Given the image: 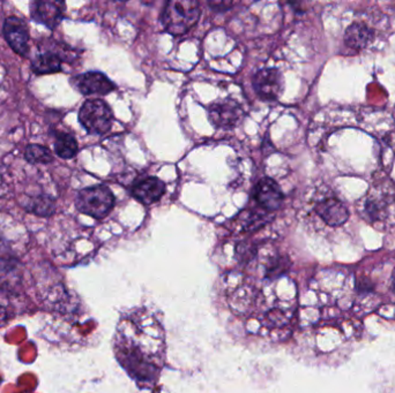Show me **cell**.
I'll use <instances>...</instances> for the list:
<instances>
[{
  "mask_svg": "<svg viewBox=\"0 0 395 393\" xmlns=\"http://www.w3.org/2000/svg\"><path fill=\"white\" fill-rule=\"evenodd\" d=\"M7 249V242L4 238L3 235L0 233V253H3L4 250Z\"/></svg>",
  "mask_w": 395,
  "mask_h": 393,
  "instance_id": "20",
  "label": "cell"
},
{
  "mask_svg": "<svg viewBox=\"0 0 395 393\" xmlns=\"http://www.w3.org/2000/svg\"><path fill=\"white\" fill-rule=\"evenodd\" d=\"M53 148H55L56 155L63 159L73 158L79 151V146L75 137L65 131L56 133Z\"/></svg>",
  "mask_w": 395,
  "mask_h": 393,
  "instance_id": "14",
  "label": "cell"
},
{
  "mask_svg": "<svg viewBox=\"0 0 395 393\" xmlns=\"http://www.w3.org/2000/svg\"><path fill=\"white\" fill-rule=\"evenodd\" d=\"M66 4L64 1L37 0L31 4V16L37 23L53 31L64 18Z\"/></svg>",
  "mask_w": 395,
  "mask_h": 393,
  "instance_id": "7",
  "label": "cell"
},
{
  "mask_svg": "<svg viewBox=\"0 0 395 393\" xmlns=\"http://www.w3.org/2000/svg\"><path fill=\"white\" fill-rule=\"evenodd\" d=\"M79 122L89 134H105L111 129L114 114L105 102L89 99L80 109Z\"/></svg>",
  "mask_w": 395,
  "mask_h": 393,
  "instance_id": "3",
  "label": "cell"
},
{
  "mask_svg": "<svg viewBox=\"0 0 395 393\" xmlns=\"http://www.w3.org/2000/svg\"><path fill=\"white\" fill-rule=\"evenodd\" d=\"M115 196L109 187L105 185L87 187L78 193L75 207L81 214L103 220L115 207Z\"/></svg>",
  "mask_w": 395,
  "mask_h": 393,
  "instance_id": "2",
  "label": "cell"
},
{
  "mask_svg": "<svg viewBox=\"0 0 395 393\" xmlns=\"http://www.w3.org/2000/svg\"><path fill=\"white\" fill-rule=\"evenodd\" d=\"M268 211H263V214L258 211H251L244 222V227L248 230H255L265 224V216Z\"/></svg>",
  "mask_w": 395,
  "mask_h": 393,
  "instance_id": "17",
  "label": "cell"
},
{
  "mask_svg": "<svg viewBox=\"0 0 395 393\" xmlns=\"http://www.w3.org/2000/svg\"><path fill=\"white\" fill-rule=\"evenodd\" d=\"M233 3H226V1H211V3H209V6L214 9V11H220V7H222L221 11H227V9L233 6Z\"/></svg>",
  "mask_w": 395,
  "mask_h": 393,
  "instance_id": "18",
  "label": "cell"
},
{
  "mask_svg": "<svg viewBox=\"0 0 395 393\" xmlns=\"http://www.w3.org/2000/svg\"><path fill=\"white\" fill-rule=\"evenodd\" d=\"M166 193V185L159 178L149 177L137 183L132 189V195L144 205H153L161 200Z\"/></svg>",
  "mask_w": 395,
  "mask_h": 393,
  "instance_id": "11",
  "label": "cell"
},
{
  "mask_svg": "<svg viewBox=\"0 0 395 393\" xmlns=\"http://www.w3.org/2000/svg\"><path fill=\"white\" fill-rule=\"evenodd\" d=\"M374 31L363 23H352L344 35V42L352 49H364L374 41Z\"/></svg>",
  "mask_w": 395,
  "mask_h": 393,
  "instance_id": "13",
  "label": "cell"
},
{
  "mask_svg": "<svg viewBox=\"0 0 395 393\" xmlns=\"http://www.w3.org/2000/svg\"><path fill=\"white\" fill-rule=\"evenodd\" d=\"M25 209L29 214H34L38 217H50L55 214L56 202L51 196L41 194L28 198Z\"/></svg>",
  "mask_w": 395,
  "mask_h": 393,
  "instance_id": "15",
  "label": "cell"
},
{
  "mask_svg": "<svg viewBox=\"0 0 395 393\" xmlns=\"http://www.w3.org/2000/svg\"><path fill=\"white\" fill-rule=\"evenodd\" d=\"M31 70L37 75L59 73L63 70L62 57L53 51L40 53L31 61Z\"/></svg>",
  "mask_w": 395,
  "mask_h": 393,
  "instance_id": "12",
  "label": "cell"
},
{
  "mask_svg": "<svg viewBox=\"0 0 395 393\" xmlns=\"http://www.w3.org/2000/svg\"><path fill=\"white\" fill-rule=\"evenodd\" d=\"M201 9L194 0H172L163 9L161 21L169 34L181 36L199 20Z\"/></svg>",
  "mask_w": 395,
  "mask_h": 393,
  "instance_id": "1",
  "label": "cell"
},
{
  "mask_svg": "<svg viewBox=\"0 0 395 393\" xmlns=\"http://www.w3.org/2000/svg\"><path fill=\"white\" fill-rule=\"evenodd\" d=\"M209 117L216 129H231L242 122L244 111L236 101L223 99L209 105Z\"/></svg>",
  "mask_w": 395,
  "mask_h": 393,
  "instance_id": "4",
  "label": "cell"
},
{
  "mask_svg": "<svg viewBox=\"0 0 395 393\" xmlns=\"http://www.w3.org/2000/svg\"><path fill=\"white\" fill-rule=\"evenodd\" d=\"M72 86L77 89L78 92L89 96V95H105L110 94L115 90L114 83L111 82L109 77L100 72H88L81 74L72 79Z\"/></svg>",
  "mask_w": 395,
  "mask_h": 393,
  "instance_id": "8",
  "label": "cell"
},
{
  "mask_svg": "<svg viewBox=\"0 0 395 393\" xmlns=\"http://www.w3.org/2000/svg\"><path fill=\"white\" fill-rule=\"evenodd\" d=\"M393 287H394V291H395V271H394V274H393Z\"/></svg>",
  "mask_w": 395,
  "mask_h": 393,
  "instance_id": "21",
  "label": "cell"
},
{
  "mask_svg": "<svg viewBox=\"0 0 395 393\" xmlns=\"http://www.w3.org/2000/svg\"><path fill=\"white\" fill-rule=\"evenodd\" d=\"M7 317H9V315H7L6 309H5V307H3V306L0 305V326L3 325V324L6 322Z\"/></svg>",
  "mask_w": 395,
  "mask_h": 393,
  "instance_id": "19",
  "label": "cell"
},
{
  "mask_svg": "<svg viewBox=\"0 0 395 393\" xmlns=\"http://www.w3.org/2000/svg\"><path fill=\"white\" fill-rule=\"evenodd\" d=\"M4 37L13 51L27 57L29 55V28L25 20L18 16H9L5 20Z\"/></svg>",
  "mask_w": 395,
  "mask_h": 393,
  "instance_id": "6",
  "label": "cell"
},
{
  "mask_svg": "<svg viewBox=\"0 0 395 393\" xmlns=\"http://www.w3.org/2000/svg\"><path fill=\"white\" fill-rule=\"evenodd\" d=\"M285 88V80L276 68H265L253 77V89L259 97L266 101H274L281 96Z\"/></svg>",
  "mask_w": 395,
  "mask_h": 393,
  "instance_id": "5",
  "label": "cell"
},
{
  "mask_svg": "<svg viewBox=\"0 0 395 393\" xmlns=\"http://www.w3.org/2000/svg\"><path fill=\"white\" fill-rule=\"evenodd\" d=\"M253 198L263 210L275 211L281 207L283 194L275 180L263 178L258 181L253 189Z\"/></svg>",
  "mask_w": 395,
  "mask_h": 393,
  "instance_id": "9",
  "label": "cell"
},
{
  "mask_svg": "<svg viewBox=\"0 0 395 393\" xmlns=\"http://www.w3.org/2000/svg\"><path fill=\"white\" fill-rule=\"evenodd\" d=\"M25 158L29 164H50L53 162V155L49 148L42 144H28L25 151Z\"/></svg>",
  "mask_w": 395,
  "mask_h": 393,
  "instance_id": "16",
  "label": "cell"
},
{
  "mask_svg": "<svg viewBox=\"0 0 395 393\" xmlns=\"http://www.w3.org/2000/svg\"><path fill=\"white\" fill-rule=\"evenodd\" d=\"M317 214L327 225L337 227L349 218V211L342 202L337 198H326L316 205Z\"/></svg>",
  "mask_w": 395,
  "mask_h": 393,
  "instance_id": "10",
  "label": "cell"
}]
</instances>
